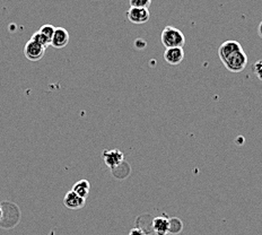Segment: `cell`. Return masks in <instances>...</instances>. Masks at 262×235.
<instances>
[{
	"mask_svg": "<svg viewBox=\"0 0 262 235\" xmlns=\"http://www.w3.org/2000/svg\"><path fill=\"white\" fill-rule=\"evenodd\" d=\"M160 41L165 48H183L186 44V36L182 32L173 26H166L160 34Z\"/></svg>",
	"mask_w": 262,
	"mask_h": 235,
	"instance_id": "obj_1",
	"label": "cell"
},
{
	"mask_svg": "<svg viewBox=\"0 0 262 235\" xmlns=\"http://www.w3.org/2000/svg\"><path fill=\"white\" fill-rule=\"evenodd\" d=\"M225 68L231 72H241L244 70V68L247 64V56L244 52V50L234 52L231 56H228L223 61Z\"/></svg>",
	"mask_w": 262,
	"mask_h": 235,
	"instance_id": "obj_2",
	"label": "cell"
},
{
	"mask_svg": "<svg viewBox=\"0 0 262 235\" xmlns=\"http://www.w3.org/2000/svg\"><path fill=\"white\" fill-rule=\"evenodd\" d=\"M45 50L47 49L42 47V45L30 40L24 47V56L27 60H30V61L36 62L44 57Z\"/></svg>",
	"mask_w": 262,
	"mask_h": 235,
	"instance_id": "obj_3",
	"label": "cell"
},
{
	"mask_svg": "<svg viewBox=\"0 0 262 235\" xmlns=\"http://www.w3.org/2000/svg\"><path fill=\"white\" fill-rule=\"evenodd\" d=\"M103 160L107 167L112 170L118 169L120 165H122L123 160H125V155H123L120 149H109L103 151Z\"/></svg>",
	"mask_w": 262,
	"mask_h": 235,
	"instance_id": "obj_4",
	"label": "cell"
},
{
	"mask_svg": "<svg viewBox=\"0 0 262 235\" xmlns=\"http://www.w3.org/2000/svg\"><path fill=\"white\" fill-rule=\"evenodd\" d=\"M127 18L132 24H145L149 21L150 14L148 8H138V7H130L129 11L127 12Z\"/></svg>",
	"mask_w": 262,
	"mask_h": 235,
	"instance_id": "obj_5",
	"label": "cell"
},
{
	"mask_svg": "<svg viewBox=\"0 0 262 235\" xmlns=\"http://www.w3.org/2000/svg\"><path fill=\"white\" fill-rule=\"evenodd\" d=\"M164 59L166 62L172 64V66H177L180 64L183 59H185V50L183 48H167L164 52Z\"/></svg>",
	"mask_w": 262,
	"mask_h": 235,
	"instance_id": "obj_6",
	"label": "cell"
},
{
	"mask_svg": "<svg viewBox=\"0 0 262 235\" xmlns=\"http://www.w3.org/2000/svg\"><path fill=\"white\" fill-rule=\"evenodd\" d=\"M240 50H243L240 42H237V41H233V40L226 41V42L222 43V45H220L218 49L219 59L223 61L224 59H226L228 56H231V54H233L234 52L240 51Z\"/></svg>",
	"mask_w": 262,
	"mask_h": 235,
	"instance_id": "obj_7",
	"label": "cell"
},
{
	"mask_svg": "<svg viewBox=\"0 0 262 235\" xmlns=\"http://www.w3.org/2000/svg\"><path fill=\"white\" fill-rule=\"evenodd\" d=\"M85 202L86 199L81 198L80 196H78L77 193L73 192L72 190L68 191L66 193L65 198H63V205L69 209H80L85 206Z\"/></svg>",
	"mask_w": 262,
	"mask_h": 235,
	"instance_id": "obj_8",
	"label": "cell"
},
{
	"mask_svg": "<svg viewBox=\"0 0 262 235\" xmlns=\"http://www.w3.org/2000/svg\"><path fill=\"white\" fill-rule=\"evenodd\" d=\"M69 42V33L63 27H57L51 39V45L56 49L65 48Z\"/></svg>",
	"mask_w": 262,
	"mask_h": 235,
	"instance_id": "obj_9",
	"label": "cell"
},
{
	"mask_svg": "<svg viewBox=\"0 0 262 235\" xmlns=\"http://www.w3.org/2000/svg\"><path fill=\"white\" fill-rule=\"evenodd\" d=\"M168 228H169L168 218L163 217V216L154 218L153 231L156 233V235H166L168 233Z\"/></svg>",
	"mask_w": 262,
	"mask_h": 235,
	"instance_id": "obj_10",
	"label": "cell"
},
{
	"mask_svg": "<svg viewBox=\"0 0 262 235\" xmlns=\"http://www.w3.org/2000/svg\"><path fill=\"white\" fill-rule=\"evenodd\" d=\"M71 190L73 192H76L78 196H80L81 198L86 199L91 191V183L87 181V180H79V181L73 184Z\"/></svg>",
	"mask_w": 262,
	"mask_h": 235,
	"instance_id": "obj_11",
	"label": "cell"
},
{
	"mask_svg": "<svg viewBox=\"0 0 262 235\" xmlns=\"http://www.w3.org/2000/svg\"><path fill=\"white\" fill-rule=\"evenodd\" d=\"M32 41H34V42L39 43L40 45H42V47H44L45 49H47L50 44H51V41H50L47 36L43 35L42 33H40V32H35V33L32 35L31 38Z\"/></svg>",
	"mask_w": 262,
	"mask_h": 235,
	"instance_id": "obj_12",
	"label": "cell"
},
{
	"mask_svg": "<svg viewBox=\"0 0 262 235\" xmlns=\"http://www.w3.org/2000/svg\"><path fill=\"white\" fill-rule=\"evenodd\" d=\"M54 30H56V27H54L53 25H50V24H45V25H42L40 27L39 32L40 33H42L43 35L47 36V38L51 41L52 36H53V33H54ZM51 45V44H50Z\"/></svg>",
	"mask_w": 262,
	"mask_h": 235,
	"instance_id": "obj_13",
	"label": "cell"
},
{
	"mask_svg": "<svg viewBox=\"0 0 262 235\" xmlns=\"http://www.w3.org/2000/svg\"><path fill=\"white\" fill-rule=\"evenodd\" d=\"M151 5V0H130L131 7L148 8Z\"/></svg>",
	"mask_w": 262,
	"mask_h": 235,
	"instance_id": "obj_14",
	"label": "cell"
},
{
	"mask_svg": "<svg viewBox=\"0 0 262 235\" xmlns=\"http://www.w3.org/2000/svg\"><path fill=\"white\" fill-rule=\"evenodd\" d=\"M253 71L256 75V77H258L260 81H262V60H258V61L254 63Z\"/></svg>",
	"mask_w": 262,
	"mask_h": 235,
	"instance_id": "obj_15",
	"label": "cell"
},
{
	"mask_svg": "<svg viewBox=\"0 0 262 235\" xmlns=\"http://www.w3.org/2000/svg\"><path fill=\"white\" fill-rule=\"evenodd\" d=\"M129 235H146V233L142 231L141 228H139V227H135V228H132L131 231L129 232Z\"/></svg>",
	"mask_w": 262,
	"mask_h": 235,
	"instance_id": "obj_16",
	"label": "cell"
},
{
	"mask_svg": "<svg viewBox=\"0 0 262 235\" xmlns=\"http://www.w3.org/2000/svg\"><path fill=\"white\" fill-rule=\"evenodd\" d=\"M3 217H4V207L3 204H0V222L3 220Z\"/></svg>",
	"mask_w": 262,
	"mask_h": 235,
	"instance_id": "obj_17",
	"label": "cell"
},
{
	"mask_svg": "<svg viewBox=\"0 0 262 235\" xmlns=\"http://www.w3.org/2000/svg\"><path fill=\"white\" fill-rule=\"evenodd\" d=\"M258 33H259V35H260V38L262 39V22L260 23V25H259V27H258Z\"/></svg>",
	"mask_w": 262,
	"mask_h": 235,
	"instance_id": "obj_18",
	"label": "cell"
}]
</instances>
